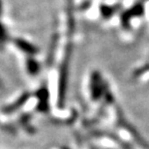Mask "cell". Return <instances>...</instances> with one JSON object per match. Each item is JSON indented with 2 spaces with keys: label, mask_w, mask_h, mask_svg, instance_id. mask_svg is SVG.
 <instances>
[{
  "label": "cell",
  "mask_w": 149,
  "mask_h": 149,
  "mask_svg": "<svg viewBox=\"0 0 149 149\" xmlns=\"http://www.w3.org/2000/svg\"><path fill=\"white\" fill-rule=\"evenodd\" d=\"M72 53V44H68L65 48V53L63 56L62 62L59 68V78H58V96H57V105L60 109L64 108L65 98L68 93V77H70V57Z\"/></svg>",
  "instance_id": "6da1fadb"
},
{
  "label": "cell",
  "mask_w": 149,
  "mask_h": 149,
  "mask_svg": "<svg viewBox=\"0 0 149 149\" xmlns=\"http://www.w3.org/2000/svg\"><path fill=\"white\" fill-rule=\"evenodd\" d=\"M89 89H90V96L94 102L100 100L106 93L105 84H104L102 78L98 72H93L91 74Z\"/></svg>",
  "instance_id": "7a4b0ae2"
},
{
  "label": "cell",
  "mask_w": 149,
  "mask_h": 149,
  "mask_svg": "<svg viewBox=\"0 0 149 149\" xmlns=\"http://www.w3.org/2000/svg\"><path fill=\"white\" fill-rule=\"evenodd\" d=\"M35 96L37 98V111L40 112V113H48L50 111V92L46 85L37 89Z\"/></svg>",
  "instance_id": "3957f363"
},
{
  "label": "cell",
  "mask_w": 149,
  "mask_h": 149,
  "mask_svg": "<svg viewBox=\"0 0 149 149\" xmlns=\"http://www.w3.org/2000/svg\"><path fill=\"white\" fill-rule=\"evenodd\" d=\"M30 98V93L29 92H24L22 95H20L14 102L9 104V105H6L1 109L2 113L4 114H12L14 112L18 111L19 109H21L26 102H28V100Z\"/></svg>",
  "instance_id": "277c9868"
},
{
  "label": "cell",
  "mask_w": 149,
  "mask_h": 149,
  "mask_svg": "<svg viewBox=\"0 0 149 149\" xmlns=\"http://www.w3.org/2000/svg\"><path fill=\"white\" fill-rule=\"evenodd\" d=\"M14 44L20 51L27 54L29 57H33V56L38 53L37 47H35L33 44L24 40V38H16V40H14Z\"/></svg>",
  "instance_id": "5b68a950"
},
{
  "label": "cell",
  "mask_w": 149,
  "mask_h": 149,
  "mask_svg": "<svg viewBox=\"0 0 149 149\" xmlns=\"http://www.w3.org/2000/svg\"><path fill=\"white\" fill-rule=\"evenodd\" d=\"M26 70L30 76H36L40 70V65L36 59L33 57H28L26 59Z\"/></svg>",
  "instance_id": "8992f818"
},
{
  "label": "cell",
  "mask_w": 149,
  "mask_h": 149,
  "mask_svg": "<svg viewBox=\"0 0 149 149\" xmlns=\"http://www.w3.org/2000/svg\"><path fill=\"white\" fill-rule=\"evenodd\" d=\"M58 40H59V37L57 34L52 36L51 44H50V48H49V54H48V56H47V64L48 65L52 64L54 61L56 50H57V45H58Z\"/></svg>",
  "instance_id": "52a82bcc"
},
{
  "label": "cell",
  "mask_w": 149,
  "mask_h": 149,
  "mask_svg": "<svg viewBox=\"0 0 149 149\" xmlns=\"http://www.w3.org/2000/svg\"><path fill=\"white\" fill-rule=\"evenodd\" d=\"M117 10V6H111L107 4H100V13L104 19H110L115 12Z\"/></svg>",
  "instance_id": "ba28073f"
},
{
  "label": "cell",
  "mask_w": 149,
  "mask_h": 149,
  "mask_svg": "<svg viewBox=\"0 0 149 149\" xmlns=\"http://www.w3.org/2000/svg\"><path fill=\"white\" fill-rule=\"evenodd\" d=\"M8 40V34H7L6 28L3 26V24L0 22V47H3L5 42Z\"/></svg>",
  "instance_id": "9c48e42d"
},
{
  "label": "cell",
  "mask_w": 149,
  "mask_h": 149,
  "mask_svg": "<svg viewBox=\"0 0 149 149\" xmlns=\"http://www.w3.org/2000/svg\"><path fill=\"white\" fill-rule=\"evenodd\" d=\"M90 4H91V1L90 0H86V1H84L81 5H80V10H86L90 7Z\"/></svg>",
  "instance_id": "30bf717a"
},
{
  "label": "cell",
  "mask_w": 149,
  "mask_h": 149,
  "mask_svg": "<svg viewBox=\"0 0 149 149\" xmlns=\"http://www.w3.org/2000/svg\"><path fill=\"white\" fill-rule=\"evenodd\" d=\"M2 14V2H1V0H0V16Z\"/></svg>",
  "instance_id": "8fae6325"
},
{
  "label": "cell",
  "mask_w": 149,
  "mask_h": 149,
  "mask_svg": "<svg viewBox=\"0 0 149 149\" xmlns=\"http://www.w3.org/2000/svg\"><path fill=\"white\" fill-rule=\"evenodd\" d=\"M0 86H1V80H0Z\"/></svg>",
  "instance_id": "7c38bea8"
}]
</instances>
